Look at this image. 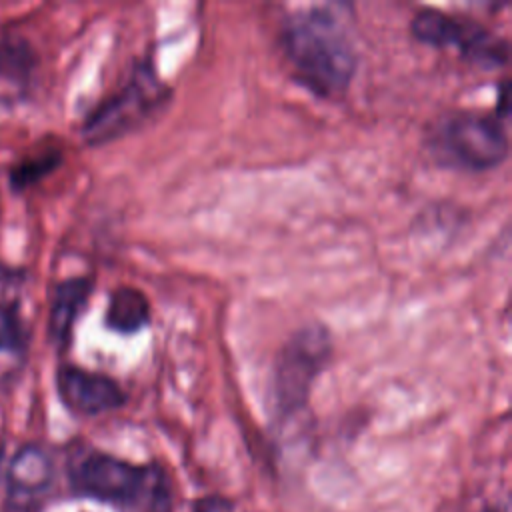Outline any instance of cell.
Segmentation results:
<instances>
[{"label":"cell","mask_w":512,"mask_h":512,"mask_svg":"<svg viewBox=\"0 0 512 512\" xmlns=\"http://www.w3.org/2000/svg\"><path fill=\"white\" fill-rule=\"evenodd\" d=\"M282 52L292 76L320 98H340L356 74L358 54L346 20L332 6L298 10L284 20Z\"/></svg>","instance_id":"cell-1"},{"label":"cell","mask_w":512,"mask_h":512,"mask_svg":"<svg viewBox=\"0 0 512 512\" xmlns=\"http://www.w3.org/2000/svg\"><path fill=\"white\" fill-rule=\"evenodd\" d=\"M76 494L128 512H172V488L156 464H134L100 450H80L68 462Z\"/></svg>","instance_id":"cell-2"},{"label":"cell","mask_w":512,"mask_h":512,"mask_svg":"<svg viewBox=\"0 0 512 512\" xmlns=\"http://www.w3.org/2000/svg\"><path fill=\"white\" fill-rule=\"evenodd\" d=\"M504 120L496 110L446 112L428 128L426 146L442 166L484 172L496 168L508 156Z\"/></svg>","instance_id":"cell-3"},{"label":"cell","mask_w":512,"mask_h":512,"mask_svg":"<svg viewBox=\"0 0 512 512\" xmlns=\"http://www.w3.org/2000/svg\"><path fill=\"white\" fill-rule=\"evenodd\" d=\"M332 356V336L326 326L312 322L298 328L280 348L274 368L270 398L278 416L300 412L310 398L316 378Z\"/></svg>","instance_id":"cell-4"},{"label":"cell","mask_w":512,"mask_h":512,"mask_svg":"<svg viewBox=\"0 0 512 512\" xmlns=\"http://www.w3.org/2000/svg\"><path fill=\"white\" fill-rule=\"evenodd\" d=\"M168 90L156 76L150 62L134 66L130 78L106 100H102L84 120L82 136L98 146L116 140L138 128L150 114L162 108Z\"/></svg>","instance_id":"cell-5"},{"label":"cell","mask_w":512,"mask_h":512,"mask_svg":"<svg viewBox=\"0 0 512 512\" xmlns=\"http://www.w3.org/2000/svg\"><path fill=\"white\" fill-rule=\"evenodd\" d=\"M410 30L418 42L432 48H452L464 60L486 70L508 62V44L470 18L422 8L412 16Z\"/></svg>","instance_id":"cell-6"},{"label":"cell","mask_w":512,"mask_h":512,"mask_svg":"<svg viewBox=\"0 0 512 512\" xmlns=\"http://www.w3.org/2000/svg\"><path fill=\"white\" fill-rule=\"evenodd\" d=\"M54 480L50 454L38 444H26L10 458L6 472L4 512H40Z\"/></svg>","instance_id":"cell-7"},{"label":"cell","mask_w":512,"mask_h":512,"mask_svg":"<svg viewBox=\"0 0 512 512\" xmlns=\"http://www.w3.org/2000/svg\"><path fill=\"white\" fill-rule=\"evenodd\" d=\"M56 392L62 404L80 416L112 412L126 402V394L114 378L74 364L58 368Z\"/></svg>","instance_id":"cell-8"},{"label":"cell","mask_w":512,"mask_h":512,"mask_svg":"<svg viewBox=\"0 0 512 512\" xmlns=\"http://www.w3.org/2000/svg\"><path fill=\"white\" fill-rule=\"evenodd\" d=\"M92 292V280L86 276H74L58 282L52 290L48 336L56 348H66L72 340L76 320L86 308Z\"/></svg>","instance_id":"cell-9"},{"label":"cell","mask_w":512,"mask_h":512,"mask_svg":"<svg viewBox=\"0 0 512 512\" xmlns=\"http://www.w3.org/2000/svg\"><path fill=\"white\" fill-rule=\"evenodd\" d=\"M28 330L18 298H0V384H8L26 362Z\"/></svg>","instance_id":"cell-10"},{"label":"cell","mask_w":512,"mask_h":512,"mask_svg":"<svg viewBox=\"0 0 512 512\" xmlns=\"http://www.w3.org/2000/svg\"><path fill=\"white\" fill-rule=\"evenodd\" d=\"M36 66V56L26 38L14 32H0V96L16 98L26 92Z\"/></svg>","instance_id":"cell-11"},{"label":"cell","mask_w":512,"mask_h":512,"mask_svg":"<svg viewBox=\"0 0 512 512\" xmlns=\"http://www.w3.org/2000/svg\"><path fill=\"white\" fill-rule=\"evenodd\" d=\"M104 320L106 326L118 334H136L150 322L148 298L138 288L120 286L110 294Z\"/></svg>","instance_id":"cell-12"},{"label":"cell","mask_w":512,"mask_h":512,"mask_svg":"<svg viewBox=\"0 0 512 512\" xmlns=\"http://www.w3.org/2000/svg\"><path fill=\"white\" fill-rule=\"evenodd\" d=\"M62 162V152L54 146L40 148L24 158H20L12 168H10V186L16 192H22L30 186H34L38 180L48 176L52 170H56Z\"/></svg>","instance_id":"cell-13"},{"label":"cell","mask_w":512,"mask_h":512,"mask_svg":"<svg viewBox=\"0 0 512 512\" xmlns=\"http://www.w3.org/2000/svg\"><path fill=\"white\" fill-rule=\"evenodd\" d=\"M2 460H4V444L0 442V468H2Z\"/></svg>","instance_id":"cell-14"}]
</instances>
